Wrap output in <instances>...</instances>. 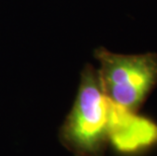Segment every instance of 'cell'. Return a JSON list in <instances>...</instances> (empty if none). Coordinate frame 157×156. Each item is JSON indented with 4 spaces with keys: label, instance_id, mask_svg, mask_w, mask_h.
<instances>
[{
    "label": "cell",
    "instance_id": "6da1fadb",
    "mask_svg": "<svg viewBox=\"0 0 157 156\" xmlns=\"http://www.w3.org/2000/svg\"><path fill=\"white\" fill-rule=\"evenodd\" d=\"M116 109L103 91L98 68L86 64L72 108L59 129V141L74 156H105L113 142Z\"/></svg>",
    "mask_w": 157,
    "mask_h": 156
},
{
    "label": "cell",
    "instance_id": "7a4b0ae2",
    "mask_svg": "<svg viewBox=\"0 0 157 156\" xmlns=\"http://www.w3.org/2000/svg\"><path fill=\"white\" fill-rule=\"evenodd\" d=\"M99 79L105 95L116 107L139 114L157 87V54H119L105 48L94 50Z\"/></svg>",
    "mask_w": 157,
    "mask_h": 156
}]
</instances>
